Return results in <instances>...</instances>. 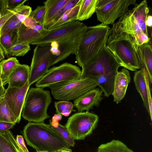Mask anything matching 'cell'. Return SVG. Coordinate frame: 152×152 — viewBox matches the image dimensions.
<instances>
[{
    "instance_id": "6",
    "label": "cell",
    "mask_w": 152,
    "mask_h": 152,
    "mask_svg": "<svg viewBox=\"0 0 152 152\" xmlns=\"http://www.w3.org/2000/svg\"><path fill=\"white\" fill-rule=\"evenodd\" d=\"M121 65L106 46L103 47L96 56L83 67L79 77L88 78L98 75L117 72Z\"/></svg>"
},
{
    "instance_id": "16",
    "label": "cell",
    "mask_w": 152,
    "mask_h": 152,
    "mask_svg": "<svg viewBox=\"0 0 152 152\" xmlns=\"http://www.w3.org/2000/svg\"><path fill=\"white\" fill-rule=\"evenodd\" d=\"M103 92L99 88H95L75 100L73 104L78 112L88 111L94 106L98 107L103 99Z\"/></svg>"
},
{
    "instance_id": "5",
    "label": "cell",
    "mask_w": 152,
    "mask_h": 152,
    "mask_svg": "<svg viewBox=\"0 0 152 152\" xmlns=\"http://www.w3.org/2000/svg\"><path fill=\"white\" fill-rule=\"evenodd\" d=\"M97 84L88 78L78 77L73 80L56 83L49 86L54 98L60 101L75 100L97 87Z\"/></svg>"
},
{
    "instance_id": "41",
    "label": "cell",
    "mask_w": 152,
    "mask_h": 152,
    "mask_svg": "<svg viewBox=\"0 0 152 152\" xmlns=\"http://www.w3.org/2000/svg\"><path fill=\"white\" fill-rule=\"evenodd\" d=\"M22 23L27 28H33L39 24L34 20L30 15L26 18Z\"/></svg>"
},
{
    "instance_id": "53",
    "label": "cell",
    "mask_w": 152,
    "mask_h": 152,
    "mask_svg": "<svg viewBox=\"0 0 152 152\" xmlns=\"http://www.w3.org/2000/svg\"><path fill=\"white\" fill-rule=\"evenodd\" d=\"M3 15H2L0 12V18H1L2 17V16Z\"/></svg>"
},
{
    "instance_id": "27",
    "label": "cell",
    "mask_w": 152,
    "mask_h": 152,
    "mask_svg": "<svg viewBox=\"0 0 152 152\" xmlns=\"http://www.w3.org/2000/svg\"><path fill=\"white\" fill-rule=\"evenodd\" d=\"M0 122L19 123L18 119L8 107L4 96L0 99Z\"/></svg>"
},
{
    "instance_id": "10",
    "label": "cell",
    "mask_w": 152,
    "mask_h": 152,
    "mask_svg": "<svg viewBox=\"0 0 152 152\" xmlns=\"http://www.w3.org/2000/svg\"><path fill=\"white\" fill-rule=\"evenodd\" d=\"M50 44L37 45L34 50L30 67L28 79L29 86L37 82L47 72L50 60L53 56L50 51Z\"/></svg>"
},
{
    "instance_id": "24",
    "label": "cell",
    "mask_w": 152,
    "mask_h": 152,
    "mask_svg": "<svg viewBox=\"0 0 152 152\" xmlns=\"http://www.w3.org/2000/svg\"><path fill=\"white\" fill-rule=\"evenodd\" d=\"M20 64L15 57L3 60L0 63V75L3 86L7 83L10 74Z\"/></svg>"
},
{
    "instance_id": "19",
    "label": "cell",
    "mask_w": 152,
    "mask_h": 152,
    "mask_svg": "<svg viewBox=\"0 0 152 152\" xmlns=\"http://www.w3.org/2000/svg\"><path fill=\"white\" fill-rule=\"evenodd\" d=\"M117 72L92 77L89 79L93 80L100 87L105 96L112 95L114 90L116 76Z\"/></svg>"
},
{
    "instance_id": "35",
    "label": "cell",
    "mask_w": 152,
    "mask_h": 152,
    "mask_svg": "<svg viewBox=\"0 0 152 152\" xmlns=\"http://www.w3.org/2000/svg\"><path fill=\"white\" fill-rule=\"evenodd\" d=\"M80 0H69L59 10L54 16L51 22L50 26L54 24L66 11L77 5Z\"/></svg>"
},
{
    "instance_id": "52",
    "label": "cell",
    "mask_w": 152,
    "mask_h": 152,
    "mask_svg": "<svg viewBox=\"0 0 152 152\" xmlns=\"http://www.w3.org/2000/svg\"><path fill=\"white\" fill-rule=\"evenodd\" d=\"M96 152H106L102 149H100V148H98L97 149Z\"/></svg>"
},
{
    "instance_id": "31",
    "label": "cell",
    "mask_w": 152,
    "mask_h": 152,
    "mask_svg": "<svg viewBox=\"0 0 152 152\" xmlns=\"http://www.w3.org/2000/svg\"><path fill=\"white\" fill-rule=\"evenodd\" d=\"M13 31L3 33L0 36V45L4 55L7 56H10L8 54V51L13 45Z\"/></svg>"
},
{
    "instance_id": "8",
    "label": "cell",
    "mask_w": 152,
    "mask_h": 152,
    "mask_svg": "<svg viewBox=\"0 0 152 152\" xmlns=\"http://www.w3.org/2000/svg\"><path fill=\"white\" fill-rule=\"evenodd\" d=\"M136 0H97L95 12L97 18L103 25H113L115 20L121 18L134 5Z\"/></svg>"
},
{
    "instance_id": "21",
    "label": "cell",
    "mask_w": 152,
    "mask_h": 152,
    "mask_svg": "<svg viewBox=\"0 0 152 152\" xmlns=\"http://www.w3.org/2000/svg\"><path fill=\"white\" fill-rule=\"evenodd\" d=\"M134 8L131 10L142 32L148 36V27L145 21L149 12L147 3L144 0L139 4L135 3Z\"/></svg>"
},
{
    "instance_id": "3",
    "label": "cell",
    "mask_w": 152,
    "mask_h": 152,
    "mask_svg": "<svg viewBox=\"0 0 152 152\" xmlns=\"http://www.w3.org/2000/svg\"><path fill=\"white\" fill-rule=\"evenodd\" d=\"M110 28L101 24L87 27L75 54L77 63L82 67L88 64L106 45Z\"/></svg>"
},
{
    "instance_id": "51",
    "label": "cell",
    "mask_w": 152,
    "mask_h": 152,
    "mask_svg": "<svg viewBox=\"0 0 152 152\" xmlns=\"http://www.w3.org/2000/svg\"><path fill=\"white\" fill-rule=\"evenodd\" d=\"M59 152H72V151L71 149L68 148L64 149Z\"/></svg>"
},
{
    "instance_id": "42",
    "label": "cell",
    "mask_w": 152,
    "mask_h": 152,
    "mask_svg": "<svg viewBox=\"0 0 152 152\" xmlns=\"http://www.w3.org/2000/svg\"><path fill=\"white\" fill-rule=\"evenodd\" d=\"M15 124L6 122H0V132H6L14 127Z\"/></svg>"
},
{
    "instance_id": "1",
    "label": "cell",
    "mask_w": 152,
    "mask_h": 152,
    "mask_svg": "<svg viewBox=\"0 0 152 152\" xmlns=\"http://www.w3.org/2000/svg\"><path fill=\"white\" fill-rule=\"evenodd\" d=\"M106 46L121 66L133 71L142 68L139 46L136 40L114 24L110 29Z\"/></svg>"
},
{
    "instance_id": "13",
    "label": "cell",
    "mask_w": 152,
    "mask_h": 152,
    "mask_svg": "<svg viewBox=\"0 0 152 152\" xmlns=\"http://www.w3.org/2000/svg\"><path fill=\"white\" fill-rule=\"evenodd\" d=\"M114 24L122 31L131 34L139 46L148 43L150 40L140 28L131 10L127 11Z\"/></svg>"
},
{
    "instance_id": "22",
    "label": "cell",
    "mask_w": 152,
    "mask_h": 152,
    "mask_svg": "<svg viewBox=\"0 0 152 152\" xmlns=\"http://www.w3.org/2000/svg\"><path fill=\"white\" fill-rule=\"evenodd\" d=\"M142 64L147 74L149 84L152 83V50L151 45L146 43L139 46Z\"/></svg>"
},
{
    "instance_id": "30",
    "label": "cell",
    "mask_w": 152,
    "mask_h": 152,
    "mask_svg": "<svg viewBox=\"0 0 152 152\" xmlns=\"http://www.w3.org/2000/svg\"><path fill=\"white\" fill-rule=\"evenodd\" d=\"M30 49V46L29 44H17L13 45L10 48L8 51V54L10 56H23Z\"/></svg>"
},
{
    "instance_id": "2",
    "label": "cell",
    "mask_w": 152,
    "mask_h": 152,
    "mask_svg": "<svg viewBox=\"0 0 152 152\" xmlns=\"http://www.w3.org/2000/svg\"><path fill=\"white\" fill-rule=\"evenodd\" d=\"M23 134L27 144L37 151L59 152L70 147L50 124L29 122Z\"/></svg>"
},
{
    "instance_id": "17",
    "label": "cell",
    "mask_w": 152,
    "mask_h": 152,
    "mask_svg": "<svg viewBox=\"0 0 152 152\" xmlns=\"http://www.w3.org/2000/svg\"><path fill=\"white\" fill-rule=\"evenodd\" d=\"M130 80V73L127 69L124 68L118 72L115 80L114 91L112 94L114 102L118 104L124 98Z\"/></svg>"
},
{
    "instance_id": "39",
    "label": "cell",
    "mask_w": 152,
    "mask_h": 152,
    "mask_svg": "<svg viewBox=\"0 0 152 152\" xmlns=\"http://www.w3.org/2000/svg\"><path fill=\"white\" fill-rule=\"evenodd\" d=\"M143 71L147 87V92L148 100V103L149 110V115L151 121L152 120V100L151 95V93L149 87V83L147 74L143 68H141Z\"/></svg>"
},
{
    "instance_id": "34",
    "label": "cell",
    "mask_w": 152,
    "mask_h": 152,
    "mask_svg": "<svg viewBox=\"0 0 152 152\" xmlns=\"http://www.w3.org/2000/svg\"><path fill=\"white\" fill-rule=\"evenodd\" d=\"M53 127L70 147L74 146L75 140L70 136L65 126L59 124L57 128Z\"/></svg>"
},
{
    "instance_id": "9",
    "label": "cell",
    "mask_w": 152,
    "mask_h": 152,
    "mask_svg": "<svg viewBox=\"0 0 152 152\" xmlns=\"http://www.w3.org/2000/svg\"><path fill=\"white\" fill-rule=\"evenodd\" d=\"M81 71L77 66L68 63L48 69L47 73L36 84V87L43 88L57 83L73 80L80 76Z\"/></svg>"
},
{
    "instance_id": "48",
    "label": "cell",
    "mask_w": 152,
    "mask_h": 152,
    "mask_svg": "<svg viewBox=\"0 0 152 152\" xmlns=\"http://www.w3.org/2000/svg\"><path fill=\"white\" fill-rule=\"evenodd\" d=\"M145 24L147 27H151L152 26V16L151 15H148Z\"/></svg>"
},
{
    "instance_id": "25",
    "label": "cell",
    "mask_w": 152,
    "mask_h": 152,
    "mask_svg": "<svg viewBox=\"0 0 152 152\" xmlns=\"http://www.w3.org/2000/svg\"><path fill=\"white\" fill-rule=\"evenodd\" d=\"M97 0H80L76 20L83 21L90 18L95 12Z\"/></svg>"
},
{
    "instance_id": "23",
    "label": "cell",
    "mask_w": 152,
    "mask_h": 152,
    "mask_svg": "<svg viewBox=\"0 0 152 152\" xmlns=\"http://www.w3.org/2000/svg\"><path fill=\"white\" fill-rule=\"evenodd\" d=\"M134 81L136 90L142 98L144 105L149 114L147 87L144 74L141 69L134 72Z\"/></svg>"
},
{
    "instance_id": "43",
    "label": "cell",
    "mask_w": 152,
    "mask_h": 152,
    "mask_svg": "<svg viewBox=\"0 0 152 152\" xmlns=\"http://www.w3.org/2000/svg\"><path fill=\"white\" fill-rule=\"evenodd\" d=\"M18 144L23 150L26 152H28L25 144L23 136L20 135H18L15 139Z\"/></svg>"
},
{
    "instance_id": "18",
    "label": "cell",
    "mask_w": 152,
    "mask_h": 152,
    "mask_svg": "<svg viewBox=\"0 0 152 152\" xmlns=\"http://www.w3.org/2000/svg\"><path fill=\"white\" fill-rule=\"evenodd\" d=\"M29 74L30 67L26 64H20L10 74L7 82L8 86L22 87L28 80Z\"/></svg>"
},
{
    "instance_id": "45",
    "label": "cell",
    "mask_w": 152,
    "mask_h": 152,
    "mask_svg": "<svg viewBox=\"0 0 152 152\" xmlns=\"http://www.w3.org/2000/svg\"><path fill=\"white\" fill-rule=\"evenodd\" d=\"M7 11L6 0H0V12L4 15Z\"/></svg>"
},
{
    "instance_id": "11",
    "label": "cell",
    "mask_w": 152,
    "mask_h": 152,
    "mask_svg": "<svg viewBox=\"0 0 152 152\" xmlns=\"http://www.w3.org/2000/svg\"><path fill=\"white\" fill-rule=\"evenodd\" d=\"M84 23L76 20L56 28L49 30V32L43 37L30 44L44 45L50 44L53 41H58L75 35L87 29Z\"/></svg>"
},
{
    "instance_id": "38",
    "label": "cell",
    "mask_w": 152,
    "mask_h": 152,
    "mask_svg": "<svg viewBox=\"0 0 152 152\" xmlns=\"http://www.w3.org/2000/svg\"><path fill=\"white\" fill-rule=\"evenodd\" d=\"M27 1V0H6L7 9L12 10L22 5Z\"/></svg>"
},
{
    "instance_id": "50",
    "label": "cell",
    "mask_w": 152,
    "mask_h": 152,
    "mask_svg": "<svg viewBox=\"0 0 152 152\" xmlns=\"http://www.w3.org/2000/svg\"><path fill=\"white\" fill-rule=\"evenodd\" d=\"M4 54L3 50L0 45V61L4 58Z\"/></svg>"
},
{
    "instance_id": "46",
    "label": "cell",
    "mask_w": 152,
    "mask_h": 152,
    "mask_svg": "<svg viewBox=\"0 0 152 152\" xmlns=\"http://www.w3.org/2000/svg\"><path fill=\"white\" fill-rule=\"evenodd\" d=\"M6 91V89L3 87V83L0 75V99L4 95Z\"/></svg>"
},
{
    "instance_id": "33",
    "label": "cell",
    "mask_w": 152,
    "mask_h": 152,
    "mask_svg": "<svg viewBox=\"0 0 152 152\" xmlns=\"http://www.w3.org/2000/svg\"><path fill=\"white\" fill-rule=\"evenodd\" d=\"M0 152H18L4 132H0Z\"/></svg>"
},
{
    "instance_id": "14",
    "label": "cell",
    "mask_w": 152,
    "mask_h": 152,
    "mask_svg": "<svg viewBox=\"0 0 152 152\" xmlns=\"http://www.w3.org/2000/svg\"><path fill=\"white\" fill-rule=\"evenodd\" d=\"M86 29L73 36L57 41L58 43L60 54L57 56L53 55L49 62V68L64 60L70 55L76 53Z\"/></svg>"
},
{
    "instance_id": "54",
    "label": "cell",
    "mask_w": 152,
    "mask_h": 152,
    "mask_svg": "<svg viewBox=\"0 0 152 152\" xmlns=\"http://www.w3.org/2000/svg\"><path fill=\"white\" fill-rule=\"evenodd\" d=\"M36 152H48L45 151H37Z\"/></svg>"
},
{
    "instance_id": "36",
    "label": "cell",
    "mask_w": 152,
    "mask_h": 152,
    "mask_svg": "<svg viewBox=\"0 0 152 152\" xmlns=\"http://www.w3.org/2000/svg\"><path fill=\"white\" fill-rule=\"evenodd\" d=\"M45 13V8L44 5L39 6L32 11L30 16L38 23L42 25Z\"/></svg>"
},
{
    "instance_id": "12",
    "label": "cell",
    "mask_w": 152,
    "mask_h": 152,
    "mask_svg": "<svg viewBox=\"0 0 152 152\" xmlns=\"http://www.w3.org/2000/svg\"><path fill=\"white\" fill-rule=\"evenodd\" d=\"M29 87L28 81L22 87L8 86L4 95L8 107L19 122L22 110Z\"/></svg>"
},
{
    "instance_id": "4",
    "label": "cell",
    "mask_w": 152,
    "mask_h": 152,
    "mask_svg": "<svg viewBox=\"0 0 152 152\" xmlns=\"http://www.w3.org/2000/svg\"><path fill=\"white\" fill-rule=\"evenodd\" d=\"M51 102L49 91L41 88H31L27 94L21 115L29 122H43L50 117L47 110Z\"/></svg>"
},
{
    "instance_id": "28",
    "label": "cell",
    "mask_w": 152,
    "mask_h": 152,
    "mask_svg": "<svg viewBox=\"0 0 152 152\" xmlns=\"http://www.w3.org/2000/svg\"><path fill=\"white\" fill-rule=\"evenodd\" d=\"M98 148L106 152H134L118 140H113L109 142L102 144Z\"/></svg>"
},
{
    "instance_id": "15",
    "label": "cell",
    "mask_w": 152,
    "mask_h": 152,
    "mask_svg": "<svg viewBox=\"0 0 152 152\" xmlns=\"http://www.w3.org/2000/svg\"><path fill=\"white\" fill-rule=\"evenodd\" d=\"M50 31L42 25L38 24L33 28H27L22 23L17 30L13 31V45L20 43L30 44L45 35Z\"/></svg>"
},
{
    "instance_id": "29",
    "label": "cell",
    "mask_w": 152,
    "mask_h": 152,
    "mask_svg": "<svg viewBox=\"0 0 152 152\" xmlns=\"http://www.w3.org/2000/svg\"><path fill=\"white\" fill-rule=\"evenodd\" d=\"M22 24V23L14 14L7 20L3 26L0 30V34L17 30Z\"/></svg>"
},
{
    "instance_id": "26",
    "label": "cell",
    "mask_w": 152,
    "mask_h": 152,
    "mask_svg": "<svg viewBox=\"0 0 152 152\" xmlns=\"http://www.w3.org/2000/svg\"><path fill=\"white\" fill-rule=\"evenodd\" d=\"M79 8V2L75 6L64 13L48 30L56 28L65 23L76 20Z\"/></svg>"
},
{
    "instance_id": "44",
    "label": "cell",
    "mask_w": 152,
    "mask_h": 152,
    "mask_svg": "<svg viewBox=\"0 0 152 152\" xmlns=\"http://www.w3.org/2000/svg\"><path fill=\"white\" fill-rule=\"evenodd\" d=\"M7 10V12L0 18V30L7 20L14 15L13 13Z\"/></svg>"
},
{
    "instance_id": "49",
    "label": "cell",
    "mask_w": 152,
    "mask_h": 152,
    "mask_svg": "<svg viewBox=\"0 0 152 152\" xmlns=\"http://www.w3.org/2000/svg\"><path fill=\"white\" fill-rule=\"evenodd\" d=\"M72 112L69 110H66L63 111L61 114L65 116H69Z\"/></svg>"
},
{
    "instance_id": "7",
    "label": "cell",
    "mask_w": 152,
    "mask_h": 152,
    "mask_svg": "<svg viewBox=\"0 0 152 152\" xmlns=\"http://www.w3.org/2000/svg\"><path fill=\"white\" fill-rule=\"evenodd\" d=\"M98 116L88 111L75 113L68 119L65 127L74 140H83L97 126Z\"/></svg>"
},
{
    "instance_id": "47",
    "label": "cell",
    "mask_w": 152,
    "mask_h": 152,
    "mask_svg": "<svg viewBox=\"0 0 152 152\" xmlns=\"http://www.w3.org/2000/svg\"><path fill=\"white\" fill-rule=\"evenodd\" d=\"M62 118V115L61 114H55L52 118L51 122H58V121L61 120Z\"/></svg>"
},
{
    "instance_id": "40",
    "label": "cell",
    "mask_w": 152,
    "mask_h": 152,
    "mask_svg": "<svg viewBox=\"0 0 152 152\" xmlns=\"http://www.w3.org/2000/svg\"><path fill=\"white\" fill-rule=\"evenodd\" d=\"M4 133L7 137L13 144L18 152H26L23 150L18 144L14 138V135L10 130H8L4 132Z\"/></svg>"
},
{
    "instance_id": "37",
    "label": "cell",
    "mask_w": 152,
    "mask_h": 152,
    "mask_svg": "<svg viewBox=\"0 0 152 152\" xmlns=\"http://www.w3.org/2000/svg\"><path fill=\"white\" fill-rule=\"evenodd\" d=\"M56 112L57 114H61L64 110H69L72 112L76 110L73 109V105L71 102L68 101H60L55 102L54 103Z\"/></svg>"
},
{
    "instance_id": "20",
    "label": "cell",
    "mask_w": 152,
    "mask_h": 152,
    "mask_svg": "<svg viewBox=\"0 0 152 152\" xmlns=\"http://www.w3.org/2000/svg\"><path fill=\"white\" fill-rule=\"evenodd\" d=\"M69 0H47L44 2L45 13L42 25L46 29L50 26L53 19L59 10Z\"/></svg>"
},
{
    "instance_id": "32",
    "label": "cell",
    "mask_w": 152,
    "mask_h": 152,
    "mask_svg": "<svg viewBox=\"0 0 152 152\" xmlns=\"http://www.w3.org/2000/svg\"><path fill=\"white\" fill-rule=\"evenodd\" d=\"M7 10L15 15L22 23L26 18L30 15L32 11L31 7L24 5L12 10Z\"/></svg>"
},
{
    "instance_id": "55",
    "label": "cell",
    "mask_w": 152,
    "mask_h": 152,
    "mask_svg": "<svg viewBox=\"0 0 152 152\" xmlns=\"http://www.w3.org/2000/svg\"><path fill=\"white\" fill-rule=\"evenodd\" d=\"M1 34H0V36Z\"/></svg>"
}]
</instances>
